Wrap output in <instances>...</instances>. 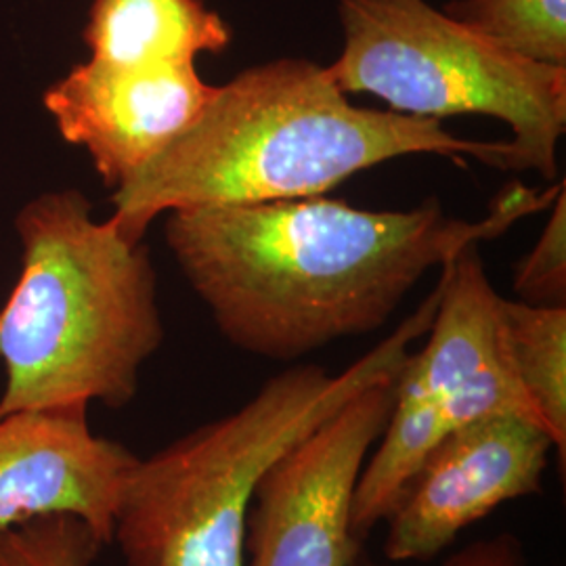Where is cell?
I'll use <instances>...</instances> for the list:
<instances>
[{"instance_id": "cell-1", "label": "cell", "mask_w": 566, "mask_h": 566, "mask_svg": "<svg viewBox=\"0 0 566 566\" xmlns=\"http://www.w3.org/2000/svg\"><path fill=\"white\" fill-rule=\"evenodd\" d=\"M514 187L485 219H449L428 200L364 210L311 196L168 212L166 242L221 334L245 353L294 361L390 319L413 285L462 248L502 235L556 200Z\"/></svg>"}, {"instance_id": "cell-2", "label": "cell", "mask_w": 566, "mask_h": 566, "mask_svg": "<svg viewBox=\"0 0 566 566\" xmlns=\"http://www.w3.org/2000/svg\"><path fill=\"white\" fill-rule=\"evenodd\" d=\"M413 154L512 170L510 142L464 139L439 120L357 107L327 65L266 61L214 86L181 137L116 189L107 223L142 243L164 212L324 196L365 168Z\"/></svg>"}, {"instance_id": "cell-3", "label": "cell", "mask_w": 566, "mask_h": 566, "mask_svg": "<svg viewBox=\"0 0 566 566\" xmlns=\"http://www.w3.org/2000/svg\"><path fill=\"white\" fill-rule=\"evenodd\" d=\"M18 233L21 275L0 308V416L128 403L164 338L147 248L95 221L78 191L23 206Z\"/></svg>"}, {"instance_id": "cell-4", "label": "cell", "mask_w": 566, "mask_h": 566, "mask_svg": "<svg viewBox=\"0 0 566 566\" xmlns=\"http://www.w3.org/2000/svg\"><path fill=\"white\" fill-rule=\"evenodd\" d=\"M439 298L441 280L403 324L343 374L290 367L238 411L139 460L112 537L126 566H245V523L266 472L365 388L399 376Z\"/></svg>"}, {"instance_id": "cell-5", "label": "cell", "mask_w": 566, "mask_h": 566, "mask_svg": "<svg viewBox=\"0 0 566 566\" xmlns=\"http://www.w3.org/2000/svg\"><path fill=\"white\" fill-rule=\"evenodd\" d=\"M344 46L329 67L346 95L443 120L481 114L512 128V170L556 177L566 67L523 60L426 0H338Z\"/></svg>"}, {"instance_id": "cell-6", "label": "cell", "mask_w": 566, "mask_h": 566, "mask_svg": "<svg viewBox=\"0 0 566 566\" xmlns=\"http://www.w3.org/2000/svg\"><path fill=\"white\" fill-rule=\"evenodd\" d=\"M441 269L428 340L405 361L385 432L357 483L350 531L359 544L385 523L405 483L449 432L495 416L546 428L516 376L504 296L486 277L479 243L449 256Z\"/></svg>"}, {"instance_id": "cell-7", "label": "cell", "mask_w": 566, "mask_h": 566, "mask_svg": "<svg viewBox=\"0 0 566 566\" xmlns=\"http://www.w3.org/2000/svg\"><path fill=\"white\" fill-rule=\"evenodd\" d=\"M397 378L365 388L266 472L245 523L250 566H350L359 558L355 491L390 418Z\"/></svg>"}, {"instance_id": "cell-8", "label": "cell", "mask_w": 566, "mask_h": 566, "mask_svg": "<svg viewBox=\"0 0 566 566\" xmlns=\"http://www.w3.org/2000/svg\"><path fill=\"white\" fill-rule=\"evenodd\" d=\"M554 441L518 416L449 432L405 483L386 516L390 563L430 560L495 507L542 491Z\"/></svg>"}, {"instance_id": "cell-9", "label": "cell", "mask_w": 566, "mask_h": 566, "mask_svg": "<svg viewBox=\"0 0 566 566\" xmlns=\"http://www.w3.org/2000/svg\"><path fill=\"white\" fill-rule=\"evenodd\" d=\"M214 93L196 63L88 60L44 93L61 137L88 151L107 187L130 181L202 114Z\"/></svg>"}, {"instance_id": "cell-10", "label": "cell", "mask_w": 566, "mask_h": 566, "mask_svg": "<svg viewBox=\"0 0 566 566\" xmlns=\"http://www.w3.org/2000/svg\"><path fill=\"white\" fill-rule=\"evenodd\" d=\"M88 407L0 416V533L46 516H74L112 544L122 493L139 462L93 432Z\"/></svg>"}, {"instance_id": "cell-11", "label": "cell", "mask_w": 566, "mask_h": 566, "mask_svg": "<svg viewBox=\"0 0 566 566\" xmlns=\"http://www.w3.org/2000/svg\"><path fill=\"white\" fill-rule=\"evenodd\" d=\"M84 42L112 65L196 63L224 51L231 30L202 0H93Z\"/></svg>"}, {"instance_id": "cell-12", "label": "cell", "mask_w": 566, "mask_h": 566, "mask_svg": "<svg viewBox=\"0 0 566 566\" xmlns=\"http://www.w3.org/2000/svg\"><path fill=\"white\" fill-rule=\"evenodd\" d=\"M516 376L566 462V306L502 303Z\"/></svg>"}, {"instance_id": "cell-13", "label": "cell", "mask_w": 566, "mask_h": 566, "mask_svg": "<svg viewBox=\"0 0 566 566\" xmlns=\"http://www.w3.org/2000/svg\"><path fill=\"white\" fill-rule=\"evenodd\" d=\"M446 13L523 60L566 67V0H458Z\"/></svg>"}, {"instance_id": "cell-14", "label": "cell", "mask_w": 566, "mask_h": 566, "mask_svg": "<svg viewBox=\"0 0 566 566\" xmlns=\"http://www.w3.org/2000/svg\"><path fill=\"white\" fill-rule=\"evenodd\" d=\"M102 539L74 516H46L0 533V566H91Z\"/></svg>"}, {"instance_id": "cell-15", "label": "cell", "mask_w": 566, "mask_h": 566, "mask_svg": "<svg viewBox=\"0 0 566 566\" xmlns=\"http://www.w3.org/2000/svg\"><path fill=\"white\" fill-rule=\"evenodd\" d=\"M514 292L518 301L539 306L566 303V193L565 185L552 202L542 238L516 266Z\"/></svg>"}, {"instance_id": "cell-16", "label": "cell", "mask_w": 566, "mask_h": 566, "mask_svg": "<svg viewBox=\"0 0 566 566\" xmlns=\"http://www.w3.org/2000/svg\"><path fill=\"white\" fill-rule=\"evenodd\" d=\"M350 566L380 565H371L357 558ZM443 566H526L525 549L514 535L502 533L491 539L474 542L464 549L451 554Z\"/></svg>"}]
</instances>
